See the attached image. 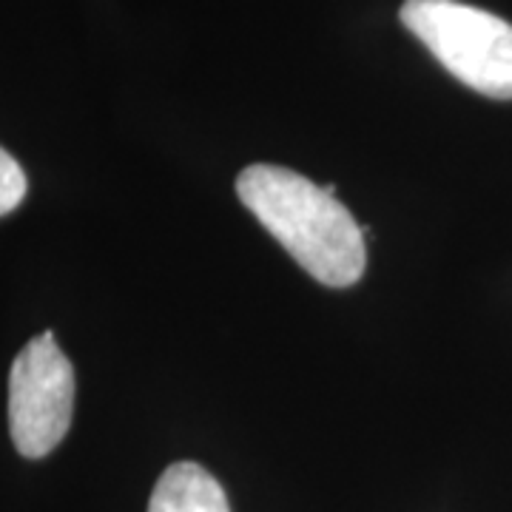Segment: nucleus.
<instances>
[{"instance_id":"nucleus-3","label":"nucleus","mask_w":512,"mask_h":512,"mask_svg":"<svg viewBox=\"0 0 512 512\" xmlns=\"http://www.w3.org/2000/svg\"><path fill=\"white\" fill-rule=\"evenodd\" d=\"M72 416L74 367L46 330L20 350L9 370V433L20 456H49L69 433Z\"/></svg>"},{"instance_id":"nucleus-2","label":"nucleus","mask_w":512,"mask_h":512,"mask_svg":"<svg viewBox=\"0 0 512 512\" xmlns=\"http://www.w3.org/2000/svg\"><path fill=\"white\" fill-rule=\"evenodd\" d=\"M399 18L464 86L512 100V23L458 0H404Z\"/></svg>"},{"instance_id":"nucleus-4","label":"nucleus","mask_w":512,"mask_h":512,"mask_svg":"<svg viewBox=\"0 0 512 512\" xmlns=\"http://www.w3.org/2000/svg\"><path fill=\"white\" fill-rule=\"evenodd\" d=\"M148 512H231L217 478L194 461H177L154 484Z\"/></svg>"},{"instance_id":"nucleus-5","label":"nucleus","mask_w":512,"mask_h":512,"mask_svg":"<svg viewBox=\"0 0 512 512\" xmlns=\"http://www.w3.org/2000/svg\"><path fill=\"white\" fill-rule=\"evenodd\" d=\"M26 191H29V180L20 163L6 148H0V217L12 214L23 202Z\"/></svg>"},{"instance_id":"nucleus-1","label":"nucleus","mask_w":512,"mask_h":512,"mask_svg":"<svg viewBox=\"0 0 512 512\" xmlns=\"http://www.w3.org/2000/svg\"><path fill=\"white\" fill-rule=\"evenodd\" d=\"M237 197L265 231L328 288L356 285L367 265L365 231L336 200V185H316L282 165H248Z\"/></svg>"}]
</instances>
